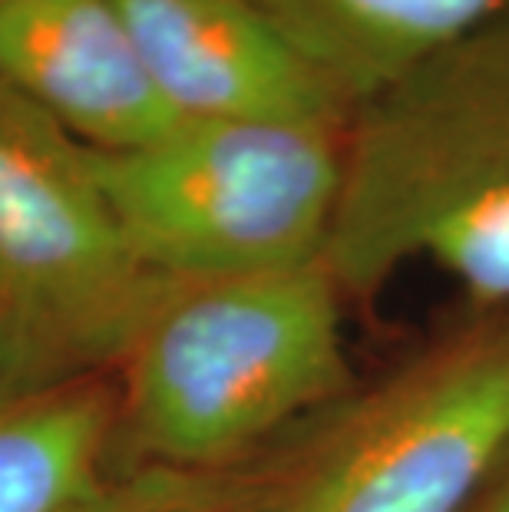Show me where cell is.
Here are the masks:
<instances>
[{"label":"cell","mask_w":509,"mask_h":512,"mask_svg":"<svg viewBox=\"0 0 509 512\" xmlns=\"http://www.w3.org/2000/svg\"><path fill=\"white\" fill-rule=\"evenodd\" d=\"M344 129L298 119H179L149 143L90 149L129 252L162 281L324 261Z\"/></svg>","instance_id":"3"},{"label":"cell","mask_w":509,"mask_h":512,"mask_svg":"<svg viewBox=\"0 0 509 512\" xmlns=\"http://www.w3.org/2000/svg\"><path fill=\"white\" fill-rule=\"evenodd\" d=\"M179 119L348 126L354 106L258 0H113Z\"/></svg>","instance_id":"6"},{"label":"cell","mask_w":509,"mask_h":512,"mask_svg":"<svg viewBox=\"0 0 509 512\" xmlns=\"http://www.w3.org/2000/svg\"><path fill=\"white\" fill-rule=\"evenodd\" d=\"M476 512H509V470L496 479V489L486 496V503Z\"/></svg>","instance_id":"11"},{"label":"cell","mask_w":509,"mask_h":512,"mask_svg":"<svg viewBox=\"0 0 509 512\" xmlns=\"http://www.w3.org/2000/svg\"><path fill=\"white\" fill-rule=\"evenodd\" d=\"M509 460V321L351 397L268 512H467Z\"/></svg>","instance_id":"5"},{"label":"cell","mask_w":509,"mask_h":512,"mask_svg":"<svg viewBox=\"0 0 509 512\" xmlns=\"http://www.w3.org/2000/svg\"><path fill=\"white\" fill-rule=\"evenodd\" d=\"M162 288L129 252L90 149L0 86V328L43 364L103 374Z\"/></svg>","instance_id":"4"},{"label":"cell","mask_w":509,"mask_h":512,"mask_svg":"<svg viewBox=\"0 0 509 512\" xmlns=\"http://www.w3.org/2000/svg\"><path fill=\"white\" fill-rule=\"evenodd\" d=\"M86 512H262L222 486V476H172L149 470L139 483L116 486ZM268 512V509H265Z\"/></svg>","instance_id":"10"},{"label":"cell","mask_w":509,"mask_h":512,"mask_svg":"<svg viewBox=\"0 0 509 512\" xmlns=\"http://www.w3.org/2000/svg\"><path fill=\"white\" fill-rule=\"evenodd\" d=\"M341 301L328 261L166 281L116 364V437L153 473L222 476L344 407L354 370Z\"/></svg>","instance_id":"2"},{"label":"cell","mask_w":509,"mask_h":512,"mask_svg":"<svg viewBox=\"0 0 509 512\" xmlns=\"http://www.w3.org/2000/svg\"><path fill=\"white\" fill-rule=\"evenodd\" d=\"M116 387L27 354L0 328V512H86L110 493Z\"/></svg>","instance_id":"8"},{"label":"cell","mask_w":509,"mask_h":512,"mask_svg":"<svg viewBox=\"0 0 509 512\" xmlns=\"http://www.w3.org/2000/svg\"><path fill=\"white\" fill-rule=\"evenodd\" d=\"M351 106L460 40L509 0H258Z\"/></svg>","instance_id":"9"},{"label":"cell","mask_w":509,"mask_h":512,"mask_svg":"<svg viewBox=\"0 0 509 512\" xmlns=\"http://www.w3.org/2000/svg\"><path fill=\"white\" fill-rule=\"evenodd\" d=\"M324 261L344 298L427 261L509 304V10L354 106Z\"/></svg>","instance_id":"1"},{"label":"cell","mask_w":509,"mask_h":512,"mask_svg":"<svg viewBox=\"0 0 509 512\" xmlns=\"http://www.w3.org/2000/svg\"><path fill=\"white\" fill-rule=\"evenodd\" d=\"M0 86L90 149H129L179 123L113 0H0Z\"/></svg>","instance_id":"7"}]
</instances>
